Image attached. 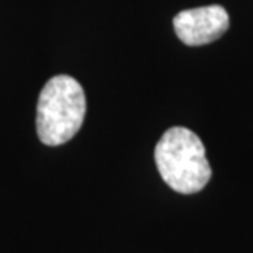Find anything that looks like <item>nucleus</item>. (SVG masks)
<instances>
[{
    "mask_svg": "<svg viewBox=\"0 0 253 253\" xmlns=\"http://www.w3.org/2000/svg\"><path fill=\"white\" fill-rule=\"evenodd\" d=\"M155 161L165 183L181 194L202 191L212 174L201 138L184 126L165 131L156 143Z\"/></svg>",
    "mask_w": 253,
    "mask_h": 253,
    "instance_id": "obj_1",
    "label": "nucleus"
},
{
    "mask_svg": "<svg viewBox=\"0 0 253 253\" xmlns=\"http://www.w3.org/2000/svg\"><path fill=\"white\" fill-rule=\"evenodd\" d=\"M85 94L71 76H54L44 84L37 105V133L42 143L58 146L69 141L83 126Z\"/></svg>",
    "mask_w": 253,
    "mask_h": 253,
    "instance_id": "obj_2",
    "label": "nucleus"
},
{
    "mask_svg": "<svg viewBox=\"0 0 253 253\" xmlns=\"http://www.w3.org/2000/svg\"><path fill=\"white\" fill-rule=\"evenodd\" d=\"M178 38L188 46H201L219 40L229 30V13L222 5L183 10L173 20Z\"/></svg>",
    "mask_w": 253,
    "mask_h": 253,
    "instance_id": "obj_3",
    "label": "nucleus"
}]
</instances>
